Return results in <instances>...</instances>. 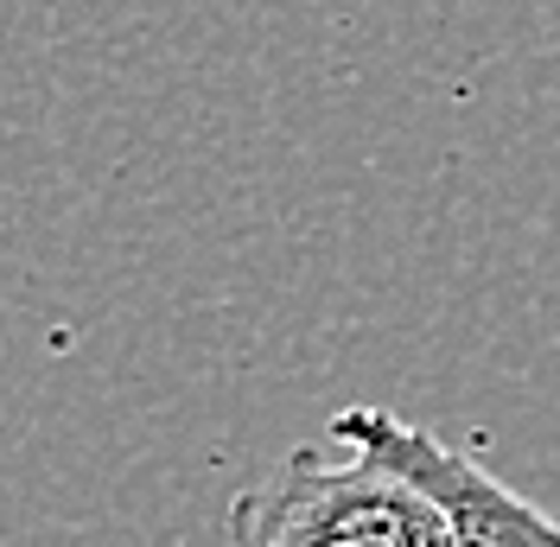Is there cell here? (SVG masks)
I'll list each match as a JSON object with an SVG mask.
<instances>
[{"label": "cell", "mask_w": 560, "mask_h": 547, "mask_svg": "<svg viewBox=\"0 0 560 547\" xmlns=\"http://www.w3.org/2000/svg\"><path fill=\"white\" fill-rule=\"evenodd\" d=\"M230 528L243 547L261 542H318V547H433L446 542L440 510L415 484L383 472L376 458L345 465L318 458V445H300L280 472L248 484L230 510Z\"/></svg>", "instance_id": "obj_1"}, {"label": "cell", "mask_w": 560, "mask_h": 547, "mask_svg": "<svg viewBox=\"0 0 560 547\" xmlns=\"http://www.w3.org/2000/svg\"><path fill=\"white\" fill-rule=\"evenodd\" d=\"M345 452L376 458L383 472H395L401 484H415L420 497L440 510L446 542L453 547H560V522L548 510H535L523 490L485 472L471 452L446 445L427 427H408L388 408H345L331 414V433Z\"/></svg>", "instance_id": "obj_2"}, {"label": "cell", "mask_w": 560, "mask_h": 547, "mask_svg": "<svg viewBox=\"0 0 560 547\" xmlns=\"http://www.w3.org/2000/svg\"><path fill=\"white\" fill-rule=\"evenodd\" d=\"M261 547H318V542H261Z\"/></svg>", "instance_id": "obj_3"}]
</instances>
